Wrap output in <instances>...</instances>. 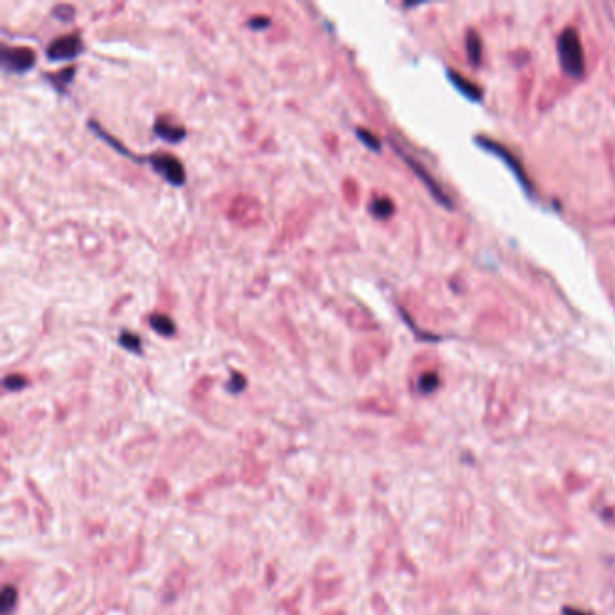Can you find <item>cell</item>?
Segmentation results:
<instances>
[{
	"mask_svg": "<svg viewBox=\"0 0 615 615\" xmlns=\"http://www.w3.org/2000/svg\"><path fill=\"white\" fill-rule=\"evenodd\" d=\"M557 55L563 71L572 78H579L584 72V55L579 35L574 28H567L557 38Z\"/></svg>",
	"mask_w": 615,
	"mask_h": 615,
	"instance_id": "6da1fadb",
	"label": "cell"
},
{
	"mask_svg": "<svg viewBox=\"0 0 615 615\" xmlns=\"http://www.w3.org/2000/svg\"><path fill=\"white\" fill-rule=\"evenodd\" d=\"M477 143L482 146V148H486L487 152H491V153H494V156L500 157V159H502V161L506 163V165L509 166L511 170H513L514 177H516L518 183H520V185L526 188V192L529 193V195H533L534 186H533V183H530L529 175L526 173L523 166L520 165V161H518L516 157H514L513 153H511L509 150L506 148V146H502L500 143L491 141V139H487V138H477Z\"/></svg>",
	"mask_w": 615,
	"mask_h": 615,
	"instance_id": "7a4b0ae2",
	"label": "cell"
},
{
	"mask_svg": "<svg viewBox=\"0 0 615 615\" xmlns=\"http://www.w3.org/2000/svg\"><path fill=\"white\" fill-rule=\"evenodd\" d=\"M150 163H152L153 170H156L157 173H161L172 185L180 186L185 183V168H183V165H180L177 157L168 156V153H157V156L150 157Z\"/></svg>",
	"mask_w": 615,
	"mask_h": 615,
	"instance_id": "3957f363",
	"label": "cell"
},
{
	"mask_svg": "<svg viewBox=\"0 0 615 615\" xmlns=\"http://www.w3.org/2000/svg\"><path fill=\"white\" fill-rule=\"evenodd\" d=\"M83 49L82 40L76 35H65L62 38L55 40V42L49 45L48 55L51 60H69L75 58L80 51Z\"/></svg>",
	"mask_w": 615,
	"mask_h": 615,
	"instance_id": "277c9868",
	"label": "cell"
},
{
	"mask_svg": "<svg viewBox=\"0 0 615 615\" xmlns=\"http://www.w3.org/2000/svg\"><path fill=\"white\" fill-rule=\"evenodd\" d=\"M6 69L15 72L28 71L35 65V53L28 48H15V49H4L2 53Z\"/></svg>",
	"mask_w": 615,
	"mask_h": 615,
	"instance_id": "5b68a950",
	"label": "cell"
},
{
	"mask_svg": "<svg viewBox=\"0 0 615 615\" xmlns=\"http://www.w3.org/2000/svg\"><path fill=\"white\" fill-rule=\"evenodd\" d=\"M399 153H401V156H403V157H404V161H406V163H408V165L412 166V168H413V172H415V173H417V177H419V179H420V180H423L424 185H426V188H428V190H430V192H431V195H433V197H435V199H437V200H439V204H442V206H446V208H451V200H450V197H447V195H446V193H444V192H442V188H439V185H437L435 180L431 179V177H430V173H428V172H426V170H424V168H423V166H420V165H419V163H417V161H413L412 157H408V156H406V153H403V152H401V150H399Z\"/></svg>",
	"mask_w": 615,
	"mask_h": 615,
	"instance_id": "8992f818",
	"label": "cell"
},
{
	"mask_svg": "<svg viewBox=\"0 0 615 615\" xmlns=\"http://www.w3.org/2000/svg\"><path fill=\"white\" fill-rule=\"evenodd\" d=\"M447 78H450V82L453 83V85L457 87V90H459V92H462L466 98L473 99V102H480V99H482V96H484L482 89L474 85L473 82H469V80L464 78V76H460L459 72L447 71Z\"/></svg>",
	"mask_w": 615,
	"mask_h": 615,
	"instance_id": "52a82bcc",
	"label": "cell"
},
{
	"mask_svg": "<svg viewBox=\"0 0 615 615\" xmlns=\"http://www.w3.org/2000/svg\"><path fill=\"white\" fill-rule=\"evenodd\" d=\"M156 132L159 134L163 139H166V141H179V139L185 138L186 134L183 126L177 125V123H173L172 119H166V118L157 119Z\"/></svg>",
	"mask_w": 615,
	"mask_h": 615,
	"instance_id": "ba28073f",
	"label": "cell"
},
{
	"mask_svg": "<svg viewBox=\"0 0 615 615\" xmlns=\"http://www.w3.org/2000/svg\"><path fill=\"white\" fill-rule=\"evenodd\" d=\"M466 51L467 58L473 65H478L482 60V40L474 31H467L466 35Z\"/></svg>",
	"mask_w": 615,
	"mask_h": 615,
	"instance_id": "9c48e42d",
	"label": "cell"
},
{
	"mask_svg": "<svg viewBox=\"0 0 615 615\" xmlns=\"http://www.w3.org/2000/svg\"><path fill=\"white\" fill-rule=\"evenodd\" d=\"M150 325H152V329L156 330V332L163 334V336H173V334H175V323H173L168 316H165V314H153V316L150 317Z\"/></svg>",
	"mask_w": 615,
	"mask_h": 615,
	"instance_id": "30bf717a",
	"label": "cell"
},
{
	"mask_svg": "<svg viewBox=\"0 0 615 615\" xmlns=\"http://www.w3.org/2000/svg\"><path fill=\"white\" fill-rule=\"evenodd\" d=\"M370 212L377 217V219H386L393 213V202L386 197H377L370 204Z\"/></svg>",
	"mask_w": 615,
	"mask_h": 615,
	"instance_id": "8fae6325",
	"label": "cell"
},
{
	"mask_svg": "<svg viewBox=\"0 0 615 615\" xmlns=\"http://www.w3.org/2000/svg\"><path fill=\"white\" fill-rule=\"evenodd\" d=\"M439 384H440L439 376H437V374H433V372H428V374H423V376H420L417 386H419V392L431 393L439 388Z\"/></svg>",
	"mask_w": 615,
	"mask_h": 615,
	"instance_id": "7c38bea8",
	"label": "cell"
},
{
	"mask_svg": "<svg viewBox=\"0 0 615 615\" xmlns=\"http://www.w3.org/2000/svg\"><path fill=\"white\" fill-rule=\"evenodd\" d=\"M16 603V590L13 587H6L4 592H2V611H4L6 615L11 611V608L15 606Z\"/></svg>",
	"mask_w": 615,
	"mask_h": 615,
	"instance_id": "4fadbf2b",
	"label": "cell"
},
{
	"mask_svg": "<svg viewBox=\"0 0 615 615\" xmlns=\"http://www.w3.org/2000/svg\"><path fill=\"white\" fill-rule=\"evenodd\" d=\"M119 341H121V345L125 347V349L134 350V352H139V347H141V341H139V337L136 336V334L132 332H123L121 337H119Z\"/></svg>",
	"mask_w": 615,
	"mask_h": 615,
	"instance_id": "5bb4252c",
	"label": "cell"
},
{
	"mask_svg": "<svg viewBox=\"0 0 615 615\" xmlns=\"http://www.w3.org/2000/svg\"><path fill=\"white\" fill-rule=\"evenodd\" d=\"M357 136H359L361 139H363L364 143H366V146H370L372 150H379V139L376 138V136H372V134L369 132V130L359 129L357 130Z\"/></svg>",
	"mask_w": 615,
	"mask_h": 615,
	"instance_id": "9a60e30c",
	"label": "cell"
},
{
	"mask_svg": "<svg viewBox=\"0 0 615 615\" xmlns=\"http://www.w3.org/2000/svg\"><path fill=\"white\" fill-rule=\"evenodd\" d=\"M4 384H6V388H9V390H20V388H24L26 384H28V381H26L22 376H9V377H6Z\"/></svg>",
	"mask_w": 615,
	"mask_h": 615,
	"instance_id": "2e32d148",
	"label": "cell"
},
{
	"mask_svg": "<svg viewBox=\"0 0 615 615\" xmlns=\"http://www.w3.org/2000/svg\"><path fill=\"white\" fill-rule=\"evenodd\" d=\"M249 26L255 29L266 28V26H269V18H253L251 22H249Z\"/></svg>",
	"mask_w": 615,
	"mask_h": 615,
	"instance_id": "e0dca14e",
	"label": "cell"
},
{
	"mask_svg": "<svg viewBox=\"0 0 615 615\" xmlns=\"http://www.w3.org/2000/svg\"><path fill=\"white\" fill-rule=\"evenodd\" d=\"M235 384H233L232 388H233V392H240V390H242V386H244V383H246V381L242 379V376H239V374H235Z\"/></svg>",
	"mask_w": 615,
	"mask_h": 615,
	"instance_id": "ac0fdd59",
	"label": "cell"
},
{
	"mask_svg": "<svg viewBox=\"0 0 615 615\" xmlns=\"http://www.w3.org/2000/svg\"><path fill=\"white\" fill-rule=\"evenodd\" d=\"M563 615H590L588 611H581L576 610V608H563Z\"/></svg>",
	"mask_w": 615,
	"mask_h": 615,
	"instance_id": "d6986e66",
	"label": "cell"
}]
</instances>
